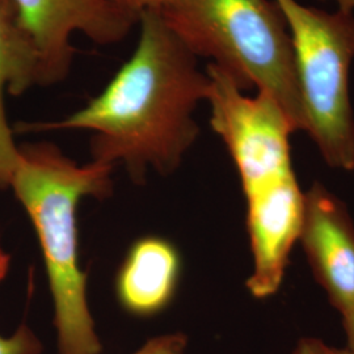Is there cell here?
I'll list each match as a JSON object with an SVG mask.
<instances>
[{
  "label": "cell",
  "mask_w": 354,
  "mask_h": 354,
  "mask_svg": "<svg viewBox=\"0 0 354 354\" xmlns=\"http://www.w3.org/2000/svg\"><path fill=\"white\" fill-rule=\"evenodd\" d=\"M138 44L102 93L61 121L35 129L92 131V160L122 163L133 181L152 168L172 174L197 140L193 113L207 100L210 77L167 26L159 10L138 17Z\"/></svg>",
  "instance_id": "cell-1"
},
{
  "label": "cell",
  "mask_w": 354,
  "mask_h": 354,
  "mask_svg": "<svg viewBox=\"0 0 354 354\" xmlns=\"http://www.w3.org/2000/svg\"><path fill=\"white\" fill-rule=\"evenodd\" d=\"M206 73L210 124L235 163L247 203L253 263L247 289L254 298L266 299L283 283L304 214V192L291 158L294 130L272 96L245 95L215 64Z\"/></svg>",
  "instance_id": "cell-2"
},
{
  "label": "cell",
  "mask_w": 354,
  "mask_h": 354,
  "mask_svg": "<svg viewBox=\"0 0 354 354\" xmlns=\"http://www.w3.org/2000/svg\"><path fill=\"white\" fill-rule=\"evenodd\" d=\"M113 168L95 160L76 165L48 142L19 147L10 188L26 209L42 250L59 354L102 352L87 299V273L79 261L76 210L86 197L111 194Z\"/></svg>",
  "instance_id": "cell-3"
},
{
  "label": "cell",
  "mask_w": 354,
  "mask_h": 354,
  "mask_svg": "<svg viewBox=\"0 0 354 354\" xmlns=\"http://www.w3.org/2000/svg\"><path fill=\"white\" fill-rule=\"evenodd\" d=\"M159 12L196 57L210 58L243 91L272 96L294 133L304 131L290 35L274 0H167Z\"/></svg>",
  "instance_id": "cell-4"
},
{
  "label": "cell",
  "mask_w": 354,
  "mask_h": 354,
  "mask_svg": "<svg viewBox=\"0 0 354 354\" xmlns=\"http://www.w3.org/2000/svg\"><path fill=\"white\" fill-rule=\"evenodd\" d=\"M290 35L304 131L333 169L354 171L349 70L354 13L326 12L298 0H274Z\"/></svg>",
  "instance_id": "cell-5"
},
{
  "label": "cell",
  "mask_w": 354,
  "mask_h": 354,
  "mask_svg": "<svg viewBox=\"0 0 354 354\" xmlns=\"http://www.w3.org/2000/svg\"><path fill=\"white\" fill-rule=\"evenodd\" d=\"M12 1L37 50L39 86L44 87L68 75L75 55V35L82 33L99 45H113L138 23V17L104 0Z\"/></svg>",
  "instance_id": "cell-6"
},
{
  "label": "cell",
  "mask_w": 354,
  "mask_h": 354,
  "mask_svg": "<svg viewBox=\"0 0 354 354\" xmlns=\"http://www.w3.org/2000/svg\"><path fill=\"white\" fill-rule=\"evenodd\" d=\"M308 266L339 314L354 304V223L346 205L326 185L304 192L298 241Z\"/></svg>",
  "instance_id": "cell-7"
},
{
  "label": "cell",
  "mask_w": 354,
  "mask_h": 354,
  "mask_svg": "<svg viewBox=\"0 0 354 354\" xmlns=\"http://www.w3.org/2000/svg\"><path fill=\"white\" fill-rule=\"evenodd\" d=\"M181 276L175 244L159 236L131 244L115 277V297L127 314L151 317L172 304Z\"/></svg>",
  "instance_id": "cell-8"
},
{
  "label": "cell",
  "mask_w": 354,
  "mask_h": 354,
  "mask_svg": "<svg viewBox=\"0 0 354 354\" xmlns=\"http://www.w3.org/2000/svg\"><path fill=\"white\" fill-rule=\"evenodd\" d=\"M35 86H39L37 50L15 3L0 0V188H10L19 153L6 115V93L20 96Z\"/></svg>",
  "instance_id": "cell-9"
},
{
  "label": "cell",
  "mask_w": 354,
  "mask_h": 354,
  "mask_svg": "<svg viewBox=\"0 0 354 354\" xmlns=\"http://www.w3.org/2000/svg\"><path fill=\"white\" fill-rule=\"evenodd\" d=\"M42 342L26 324H21L11 336L0 335V354H42Z\"/></svg>",
  "instance_id": "cell-10"
},
{
  "label": "cell",
  "mask_w": 354,
  "mask_h": 354,
  "mask_svg": "<svg viewBox=\"0 0 354 354\" xmlns=\"http://www.w3.org/2000/svg\"><path fill=\"white\" fill-rule=\"evenodd\" d=\"M188 336L183 332H172L152 337L133 354H185Z\"/></svg>",
  "instance_id": "cell-11"
},
{
  "label": "cell",
  "mask_w": 354,
  "mask_h": 354,
  "mask_svg": "<svg viewBox=\"0 0 354 354\" xmlns=\"http://www.w3.org/2000/svg\"><path fill=\"white\" fill-rule=\"evenodd\" d=\"M291 354H354L346 346H335L317 337H301Z\"/></svg>",
  "instance_id": "cell-12"
},
{
  "label": "cell",
  "mask_w": 354,
  "mask_h": 354,
  "mask_svg": "<svg viewBox=\"0 0 354 354\" xmlns=\"http://www.w3.org/2000/svg\"><path fill=\"white\" fill-rule=\"evenodd\" d=\"M104 1L136 17H140V13L147 10H159L167 3V0H104Z\"/></svg>",
  "instance_id": "cell-13"
},
{
  "label": "cell",
  "mask_w": 354,
  "mask_h": 354,
  "mask_svg": "<svg viewBox=\"0 0 354 354\" xmlns=\"http://www.w3.org/2000/svg\"><path fill=\"white\" fill-rule=\"evenodd\" d=\"M340 317H342V329L346 339L345 346L354 352V304L342 311Z\"/></svg>",
  "instance_id": "cell-14"
},
{
  "label": "cell",
  "mask_w": 354,
  "mask_h": 354,
  "mask_svg": "<svg viewBox=\"0 0 354 354\" xmlns=\"http://www.w3.org/2000/svg\"><path fill=\"white\" fill-rule=\"evenodd\" d=\"M11 266V256L0 248V283L6 279Z\"/></svg>",
  "instance_id": "cell-15"
},
{
  "label": "cell",
  "mask_w": 354,
  "mask_h": 354,
  "mask_svg": "<svg viewBox=\"0 0 354 354\" xmlns=\"http://www.w3.org/2000/svg\"><path fill=\"white\" fill-rule=\"evenodd\" d=\"M327 1V0H323ZM337 4L339 11L345 13H354V0H332Z\"/></svg>",
  "instance_id": "cell-16"
}]
</instances>
